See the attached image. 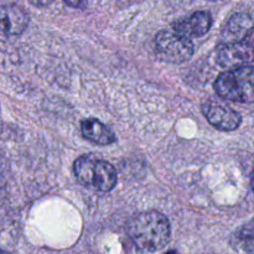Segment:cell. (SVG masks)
<instances>
[{"label": "cell", "instance_id": "obj_1", "mask_svg": "<svg viewBox=\"0 0 254 254\" xmlns=\"http://www.w3.org/2000/svg\"><path fill=\"white\" fill-rule=\"evenodd\" d=\"M128 236L139 251L155 253L170 241V222L158 211H145L131 218L128 225Z\"/></svg>", "mask_w": 254, "mask_h": 254}, {"label": "cell", "instance_id": "obj_2", "mask_svg": "<svg viewBox=\"0 0 254 254\" xmlns=\"http://www.w3.org/2000/svg\"><path fill=\"white\" fill-rule=\"evenodd\" d=\"M73 173L79 184L99 193L113 190L118 181L114 166L93 155H82L76 159L73 163Z\"/></svg>", "mask_w": 254, "mask_h": 254}, {"label": "cell", "instance_id": "obj_3", "mask_svg": "<svg viewBox=\"0 0 254 254\" xmlns=\"http://www.w3.org/2000/svg\"><path fill=\"white\" fill-rule=\"evenodd\" d=\"M215 91L221 98L240 103H253V67L228 69L215 82Z\"/></svg>", "mask_w": 254, "mask_h": 254}, {"label": "cell", "instance_id": "obj_4", "mask_svg": "<svg viewBox=\"0 0 254 254\" xmlns=\"http://www.w3.org/2000/svg\"><path fill=\"white\" fill-rule=\"evenodd\" d=\"M154 46L156 56L169 64H184L192 57L195 51L191 39L168 30L156 35Z\"/></svg>", "mask_w": 254, "mask_h": 254}, {"label": "cell", "instance_id": "obj_5", "mask_svg": "<svg viewBox=\"0 0 254 254\" xmlns=\"http://www.w3.org/2000/svg\"><path fill=\"white\" fill-rule=\"evenodd\" d=\"M202 113L211 126L218 130L231 131L237 129L242 123V118L238 112L223 104L217 99H207L202 104Z\"/></svg>", "mask_w": 254, "mask_h": 254}, {"label": "cell", "instance_id": "obj_6", "mask_svg": "<svg viewBox=\"0 0 254 254\" xmlns=\"http://www.w3.org/2000/svg\"><path fill=\"white\" fill-rule=\"evenodd\" d=\"M216 61L221 67L227 69H236L241 67L252 66L253 51L252 46L245 41L225 42L217 50Z\"/></svg>", "mask_w": 254, "mask_h": 254}, {"label": "cell", "instance_id": "obj_7", "mask_svg": "<svg viewBox=\"0 0 254 254\" xmlns=\"http://www.w3.org/2000/svg\"><path fill=\"white\" fill-rule=\"evenodd\" d=\"M29 15L16 4L0 6V36L16 37L26 30Z\"/></svg>", "mask_w": 254, "mask_h": 254}, {"label": "cell", "instance_id": "obj_8", "mask_svg": "<svg viewBox=\"0 0 254 254\" xmlns=\"http://www.w3.org/2000/svg\"><path fill=\"white\" fill-rule=\"evenodd\" d=\"M212 22V15L208 11H195L190 16L174 22L173 29L175 32L189 39L201 37L210 31Z\"/></svg>", "mask_w": 254, "mask_h": 254}, {"label": "cell", "instance_id": "obj_9", "mask_svg": "<svg viewBox=\"0 0 254 254\" xmlns=\"http://www.w3.org/2000/svg\"><path fill=\"white\" fill-rule=\"evenodd\" d=\"M253 20L247 12H237L226 22L223 29L225 42H241L250 39L252 35Z\"/></svg>", "mask_w": 254, "mask_h": 254}, {"label": "cell", "instance_id": "obj_10", "mask_svg": "<svg viewBox=\"0 0 254 254\" xmlns=\"http://www.w3.org/2000/svg\"><path fill=\"white\" fill-rule=\"evenodd\" d=\"M81 131L87 140L98 145H111L117 140L116 134L112 131V129L94 118L82 121Z\"/></svg>", "mask_w": 254, "mask_h": 254}, {"label": "cell", "instance_id": "obj_11", "mask_svg": "<svg viewBox=\"0 0 254 254\" xmlns=\"http://www.w3.org/2000/svg\"><path fill=\"white\" fill-rule=\"evenodd\" d=\"M235 243L233 247L241 248L246 253H253V228L252 225H247L235 236Z\"/></svg>", "mask_w": 254, "mask_h": 254}, {"label": "cell", "instance_id": "obj_12", "mask_svg": "<svg viewBox=\"0 0 254 254\" xmlns=\"http://www.w3.org/2000/svg\"><path fill=\"white\" fill-rule=\"evenodd\" d=\"M64 2L72 7H83L87 4V0H64Z\"/></svg>", "mask_w": 254, "mask_h": 254}, {"label": "cell", "instance_id": "obj_13", "mask_svg": "<svg viewBox=\"0 0 254 254\" xmlns=\"http://www.w3.org/2000/svg\"><path fill=\"white\" fill-rule=\"evenodd\" d=\"M30 2H31L32 5H35V6H47V5L52 4L54 2V0H29Z\"/></svg>", "mask_w": 254, "mask_h": 254}, {"label": "cell", "instance_id": "obj_14", "mask_svg": "<svg viewBox=\"0 0 254 254\" xmlns=\"http://www.w3.org/2000/svg\"><path fill=\"white\" fill-rule=\"evenodd\" d=\"M4 200H5V189L4 186L1 185V183H0V206L2 205Z\"/></svg>", "mask_w": 254, "mask_h": 254}, {"label": "cell", "instance_id": "obj_15", "mask_svg": "<svg viewBox=\"0 0 254 254\" xmlns=\"http://www.w3.org/2000/svg\"><path fill=\"white\" fill-rule=\"evenodd\" d=\"M0 254H11V253L6 252V251H4V250H1V248H0Z\"/></svg>", "mask_w": 254, "mask_h": 254}, {"label": "cell", "instance_id": "obj_16", "mask_svg": "<svg viewBox=\"0 0 254 254\" xmlns=\"http://www.w3.org/2000/svg\"><path fill=\"white\" fill-rule=\"evenodd\" d=\"M169 254H178V253H169Z\"/></svg>", "mask_w": 254, "mask_h": 254}, {"label": "cell", "instance_id": "obj_17", "mask_svg": "<svg viewBox=\"0 0 254 254\" xmlns=\"http://www.w3.org/2000/svg\"><path fill=\"white\" fill-rule=\"evenodd\" d=\"M212 1H216V0H212Z\"/></svg>", "mask_w": 254, "mask_h": 254}]
</instances>
